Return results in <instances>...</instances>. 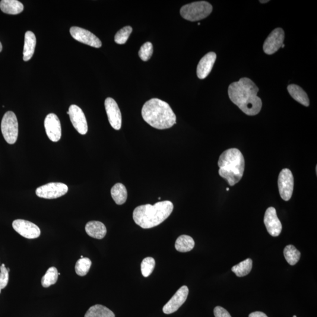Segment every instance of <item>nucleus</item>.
Masks as SVG:
<instances>
[{
  "mask_svg": "<svg viewBox=\"0 0 317 317\" xmlns=\"http://www.w3.org/2000/svg\"><path fill=\"white\" fill-rule=\"evenodd\" d=\"M212 5L207 1L190 3L180 9V15L186 20L197 21L203 20L211 13Z\"/></svg>",
  "mask_w": 317,
  "mask_h": 317,
  "instance_id": "39448f33",
  "label": "nucleus"
},
{
  "mask_svg": "<svg viewBox=\"0 0 317 317\" xmlns=\"http://www.w3.org/2000/svg\"><path fill=\"white\" fill-rule=\"evenodd\" d=\"M155 266V261L154 258H147L143 260L141 263V272L145 277H148L153 272Z\"/></svg>",
  "mask_w": 317,
  "mask_h": 317,
  "instance_id": "c85d7f7f",
  "label": "nucleus"
},
{
  "mask_svg": "<svg viewBox=\"0 0 317 317\" xmlns=\"http://www.w3.org/2000/svg\"><path fill=\"white\" fill-rule=\"evenodd\" d=\"M173 210V205L170 201L157 203L138 206L133 213L135 223L143 229H151L167 219Z\"/></svg>",
  "mask_w": 317,
  "mask_h": 317,
  "instance_id": "7ed1b4c3",
  "label": "nucleus"
},
{
  "mask_svg": "<svg viewBox=\"0 0 317 317\" xmlns=\"http://www.w3.org/2000/svg\"><path fill=\"white\" fill-rule=\"evenodd\" d=\"M293 317H297L296 316H293Z\"/></svg>",
  "mask_w": 317,
  "mask_h": 317,
  "instance_id": "ea45409f",
  "label": "nucleus"
},
{
  "mask_svg": "<svg viewBox=\"0 0 317 317\" xmlns=\"http://www.w3.org/2000/svg\"><path fill=\"white\" fill-rule=\"evenodd\" d=\"M214 315L215 317H231L226 310L220 306L215 307Z\"/></svg>",
  "mask_w": 317,
  "mask_h": 317,
  "instance_id": "473e14b6",
  "label": "nucleus"
},
{
  "mask_svg": "<svg viewBox=\"0 0 317 317\" xmlns=\"http://www.w3.org/2000/svg\"><path fill=\"white\" fill-rule=\"evenodd\" d=\"M216 54L211 52L206 54L199 61L197 67V75L199 79H204L208 77L213 67Z\"/></svg>",
  "mask_w": 317,
  "mask_h": 317,
  "instance_id": "f3484780",
  "label": "nucleus"
},
{
  "mask_svg": "<svg viewBox=\"0 0 317 317\" xmlns=\"http://www.w3.org/2000/svg\"><path fill=\"white\" fill-rule=\"evenodd\" d=\"M71 36L79 42L95 48H100L102 43L98 38L90 31L78 27L70 28Z\"/></svg>",
  "mask_w": 317,
  "mask_h": 317,
  "instance_id": "9b49d317",
  "label": "nucleus"
},
{
  "mask_svg": "<svg viewBox=\"0 0 317 317\" xmlns=\"http://www.w3.org/2000/svg\"><path fill=\"white\" fill-rule=\"evenodd\" d=\"M218 166L219 175L226 180L230 186H233L242 178L245 168V158L238 149H229L221 154Z\"/></svg>",
  "mask_w": 317,
  "mask_h": 317,
  "instance_id": "20e7f679",
  "label": "nucleus"
},
{
  "mask_svg": "<svg viewBox=\"0 0 317 317\" xmlns=\"http://www.w3.org/2000/svg\"><path fill=\"white\" fill-rule=\"evenodd\" d=\"M85 317H115V316L107 307L97 304L89 309Z\"/></svg>",
  "mask_w": 317,
  "mask_h": 317,
  "instance_id": "b1692460",
  "label": "nucleus"
},
{
  "mask_svg": "<svg viewBox=\"0 0 317 317\" xmlns=\"http://www.w3.org/2000/svg\"><path fill=\"white\" fill-rule=\"evenodd\" d=\"M259 89L251 79L242 78L229 85L230 100L244 113L249 116L258 115L262 109V101L258 96Z\"/></svg>",
  "mask_w": 317,
  "mask_h": 317,
  "instance_id": "f257e3e1",
  "label": "nucleus"
},
{
  "mask_svg": "<svg viewBox=\"0 0 317 317\" xmlns=\"http://www.w3.org/2000/svg\"><path fill=\"white\" fill-rule=\"evenodd\" d=\"M36 46V37L33 32L28 31L25 34L23 60L29 61L33 57Z\"/></svg>",
  "mask_w": 317,
  "mask_h": 317,
  "instance_id": "6ab92c4d",
  "label": "nucleus"
},
{
  "mask_svg": "<svg viewBox=\"0 0 317 317\" xmlns=\"http://www.w3.org/2000/svg\"><path fill=\"white\" fill-rule=\"evenodd\" d=\"M284 31L281 28H275L269 35L263 44V50L268 55L273 54L283 44Z\"/></svg>",
  "mask_w": 317,
  "mask_h": 317,
  "instance_id": "9d476101",
  "label": "nucleus"
},
{
  "mask_svg": "<svg viewBox=\"0 0 317 317\" xmlns=\"http://www.w3.org/2000/svg\"><path fill=\"white\" fill-rule=\"evenodd\" d=\"M294 177L290 169H283L279 174L278 187L279 193L284 201H290L294 190Z\"/></svg>",
  "mask_w": 317,
  "mask_h": 317,
  "instance_id": "0eeeda50",
  "label": "nucleus"
},
{
  "mask_svg": "<svg viewBox=\"0 0 317 317\" xmlns=\"http://www.w3.org/2000/svg\"><path fill=\"white\" fill-rule=\"evenodd\" d=\"M226 190H227V191H229V188H227L226 189Z\"/></svg>",
  "mask_w": 317,
  "mask_h": 317,
  "instance_id": "4c0bfd02",
  "label": "nucleus"
},
{
  "mask_svg": "<svg viewBox=\"0 0 317 317\" xmlns=\"http://www.w3.org/2000/svg\"><path fill=\"white\" fill-rule=\"evenodd\" d=\"M260 2H261V3H266V2H269V1H267V0H266V1H260Z\"/></svg>",
  "mask_w": 317,
  "mask_h": 317,
  "instance_id": "c9c22d12",
  "label": "nucleus"
},
{
  "mask_svg": "<svg viewBox=\"0 0 317 317\" xmlns=\"http://www.w3.org/2000/svg\"><path fill=\"white\" fill-rule=\"evenodd\" d=\"M68 191L64 183L52 182L41 186L36 190L38 197L47 199H56L65 195Z\"/></svg>",
  "mask_w": 317,
  "mask_h": 317,
  "instance_id": "6e6552de",
  "label": "nucleus"
},
{
  "mask_svg": "<svg viewBox=\"0 0 317 317\" xmlns=\"http://www.w3.org/2000/svg\"><path fill=\"white\" fill-rule=\"evenodd\" d=\"M153 45L150 42L146 43L143 45L139 52V56L142 61H147L153 54Z\"/></svg>",
  "mask_w": 317,
  "mask_h": 317,
  "instance_id": "7c9ffc66",
  "label": "nucleus"
},
{
  "mask_svg": "<svg viewBox=\"0 0 317 317\" xmlns=\"http://www.w3.org/2000/svg\"><path fill=\"white\" fill-rule=\"evenodd\" d=\"M2 44L1 42H0V53L2 52Z\"/></svg>",
  "mask_w": 317,
  "mask_h": 317,
  "instance_id": "f704fd0d",
  "label": "nucleus"
},
{
  "mask_svg": "<svg viewBox=\"0 0 317 317\" xmlns=\"http://www.w3.org/2000/svg\"><path fill=\"white\" fill-rule=\"evenodd\" d=\"M81 258H84L83 256H81Z\"/></svg>",
  "mask_w": 317,
  "mask_h": 317,
  "instance_id": "58836bf2",
  "label": "nucleus"
},
{
  "mask_svg": "<svg viewBox=\"0 0 317 317\" xmlns=\"http://www.w3.org/2000/svg\"><path fill=\"white\" fill-rule=\"evenodd\" d=\"M142 116L146 122L158 129L170 128L176 123V115L169 105L158 98H153L144 104Z\"/></svg>",
  "mask_w": 317,
  "mask_h": 317,
  "instance_id": "f03ea898",
  "label": "nucleus"
},
{
  "mask_svg": "<svg viewBox=\"0 0 317 317\" xmlns=\"http://www.w3.org/2000/svg\"><path fill=\"white\" fill-rule=\"evenodd\" d=\"M105 107L110 125L118 131L122 126V115L118 104L113 98H107L105 101Z\"/></svg>",
  "mask_w": 317,
  "mask_h": 317,
  "instance_id": "f8f14e48",
  "label": "nucleus"
},
{
  "mask_svg": "<svg viewBox=\"0 0 317 317\" xmlns=\"http://www.w3.org/2000/svg\"><path fill=\"white\" fill-rule=\"evenodd\" d=\"M194 247V240L188 235L180 236L176 241L175 249L179 252L186 253L191 251Z\"/></svg>",
  "mask_w": 317,
  "mask_h": 317,
  "instance_id": "5701e85b",
  "label": "nucleus"
},
{
  "mask_svg": "<svg viewBox=\"0 0 317 317\" xmlns=\"http://www.w3.org/2000/svg\"><path fill=\"white\" fill-rule=\"evenodd\" d=\"M0 9L5 14L16 15L24 10V5L17 0H2L0 1Z\"/></svg>",
  "mask_w": 317,
  "mask_h": 317,
  "instance_id": "aec40b11",
  "label": "nucleus"
},
{
  "mask_svg": "<svg viewBox=\"0 0 317 317\" xmlns=\"http://www.w3.org/2000/svg\"><path fill=\"white\" fill-rule=\"evenodd\" d=\"M1 132L6 142L9 144H14L17 140L18 123L15 114L12 111L6 112L3 116Z\"/></svg>",
  "mask_w": 317,
  "mask_h": 317,
  "instance_id": "423d86ee",
  "label": "nucleus"
},
{
  "mask_svg": "<svg viewBox=\"0 0 317 317\" xmlns=\"http://www.w3.org/2000/svg\"><path fill=\"white\" fill-rule=\"evenodd\" d=\"M12 227L21 236L28 239H37L41 235L40 228L29 221L15 220L12 223Z\"/></svg>",
  "mask_w": 317,
  "mask_h": 317,
  "instance_id": "1a4fd4ad",
  "label": "nucleus"
},
{
  "mask_svg": "<svg viewBox=\"0 0 317 317\" xmlns=\"http://www.w3.org/2000/svg\"><path fill=\"white\" fill-rule=\"evenodd\" d=\"M85 231L88 236L97 239H103L107 232L104 224L98 221L88 222L85 226Z\"/></svg>",
  "mask_w": 317,
  "mask_h": 317,
  "instance_id": "a211bd4d",
  "label": "nucleus"
},
{
  "mask_svg": "<svg viewBox=\"0 0 317 317\" xmlns=\"http://www.w3.org/2000/svg\"><path fill=\"white\" fill-rule=\"evenodd\" d=\"M284 255L288 264L294 265L299 261L301 253L294 246L288 245L285 247Z\"/></svg>",
  "mask_w": 317,
  "mask_h": 317,
  "instance_id": "a878e982",
  "label": "nucleus"
},
{
  "mask_svg": "<svg viewBox=\"0 0 317 317\" xmlns=\"http://www.w3.org/2000/svg\"><path fill=\"white\" fill-rule=\"evenodd\" d=\"M264 223L268 233L271 236L277 237L282 231V224L277 217L276 210L273 207L268 208L266 210Z\"/></svg>",
  "mask_w": 317,
  "mask_h": 317,
  "instance_id": "dca6fc26",
  "label": "nucleus"
},
{
  "mask_svg": "<svg viewBox=\"0 0 317 317\" xmlns=\"http://www.w3.org/2000/svg\"><path fill=\"white\" fill-rule=\"evenodd\" d=\"M9 280V272L5 267V264L0 266V293L1 290L7 286Z\"/></svg>",
  "mask_w": 317,
  "mask_h": 317,
  "instance_id": "2f4dec72",
  "label": "nucleus"
},
{
  "mask_svg": "<svg viewBox=\"0 0 317 317\" xmlns=\"http://www.w3.org/2000/svg\"><path fill=\"white\" fill-rule=\"evenodd\" d=\"M287 90L291 97L297 101L298 103L302 104L303 106H310L308 95L300 87L296 84H291L288 85Z\"/></svg>",
  "mask_w": 317,
  "mask_h": 317,
  "instance_id": "412c9836",
  "label": "nucleus"
},
{
  "mask_svg": "<svg viewBox=\"0 0 317 317\" xmlns=\"http://www.w3.org/2000/svg\"><path fill=\"white\" fill-rule=\"evenodd\" d=\"M132 32V28L131 26H126L122 28V29L120 30L115 35V43L120 44V45L125 44L127 41H128Z\"/></svg>",
  "mask_w": 317,
  "mask_h": 317,
  "instance_id": "c756f323",
  "label": "nucleus"
},
{
  "mask_svg": "<svg viewBox=\"0 0 317 317\" xmlns=\"http://www.w3.org/2000/svg\"><path fill=\"white\" fill-rule=\"evenodd\" d=\"M249 317H268L264 313L260 312H254L249 315Z\"/></svg>",
  "mask_w": 317,
  "mask_h": 317,
  "instance_id": "72a5a7b5",
  "label": "nucleus"
},
{
  "mask_svg": "<svg viewBox=\"0 0 317 317\" xmlns=\"http://www.w3.org/2000/svg\"><path fill=\"white\" fill-rule=\"evenodd\" d=\"M189 294V288L186 285L180 287L174 294L165 306L163 307V312L166 315L176 312L185 303Z\"/></svg>",
  "mask_w": 317,
  "mask_h": 317,
  "instance_id": "2eb2a0df",
  "label": "nucleus"
},
{
  "mask_svg": "<svg viewBox=\"0 0 317 317\" xmlns=\"http://www.w3.org/2000/svg\"><path fill=\"white\" fill-rule=\"evenodd\" d=\"M69 115L75 129L81 135H85L88 132L86 117L82 110L75 105H72L69 108Z\"/></svg>",
  "mask_w": 317,
  "mask_h": 317,
  "instance_id": "ddd939ff",
  "label": "nucleus"
},
{
  "mask_svg": "<svg viewBox=\"0 0 317 317\" xmlns=\"http://www.w3.org/2000/svg\"><path fill=\"white\" fill-rule=\"evenodd\" d=\"M284 47H285V45H284V44H283V45H282L281 47H282V48H284Z\"/></svg>",
  "mask_w": 317,
  "mask_h": 317,
  "instance_id": "e433bc0d",
  "label": "nucleus"
},
{
  "mask_svg": "<svg viewBox=\"0 0 317 317\" xmlns=\"http://www.w3.org/2000/svg\"><path fill=\"white\" fill-rule=\"evenodd\" d=\"M92 265V262L87 258H81L77 261L75 265V272L79 276L83 277L88 274Z\"/></svg>",
  "mask_w": 317,
  "mask_h": 317,
  "instance_id": "cd10ccee",
  "label": "nucleus"
},
{
  "mask_svg": "<svg viewBox=\"0 0 317 317\" xmlns=\"http://www.w3.org/2000/svg\"><path fill=\"white\" fill-rule=\"evenodd\" d=\"M253 261L252 259H247L239 264L233 266L231 270L237 277H242L248 275L252 269Z\"/></svg>",
  "mask_w": 317,
  "mask_h": 317,
  "instance_id": "393cba45",
  "label": "nucleus"
},
{
  "mask_svg": "<svg viewBox=\"0 0 317 317\" xmlns=\"http://www.w3.org/2000/svg\"><path fill=\"white\" fill-rule=\"evenodd\" d=\"M58 278V269L54 267H50L41 279V284L44 288L49 287L56 283Z\"/></svg>",
  "mask_w": 317,
  "mask_h": 317,
  "instance_id": "bb28decb",
  "label": "nucleus"
},
{
  "mask_svg": "<svg viewBox=\"0 0 317 317\" xmlns=\"http://www.w3.org/2000/svg\"><path fill=\"white\" fill-rule=\"evenodd\" d=\"M46 134L51 141L58 142L61 138L62 131L60 120L55 114L50 113L44 120Z\"/></svg>",
  "mask_w": 317,
  "mask_h": 317,
  "instance_id": "4468645a",
  "label": "nucleus"
},
{
  "mask_svg": "<svg viewBox=\"0 0 317 317\" xmlns=\"http://www.w3.org/2000/svg\"><path fill=\"white\" fill-rule=\"evenodd\" d=\"M110 193L113 201L118 205L125 204L128 198L127 190L122 183L115 184L111 189Z\"/></svg>",
  "mask_w": 317,
  "mask_h": 317,
  "instance_id": "4be33fe9",
  "label": "nucleus"
}]
</instances>
